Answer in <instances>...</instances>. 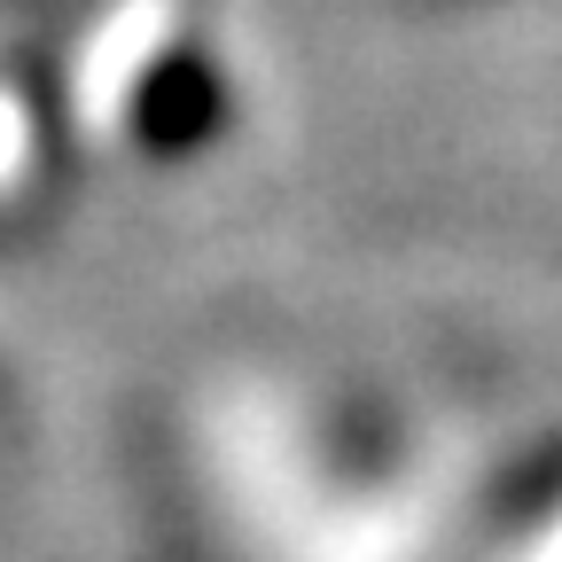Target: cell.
Returning a JSON list of instances; mask_svg holds the SVG:
<instances>
[{"label":"cell","mask_w":562,"mask_h":562,"mask_svg":"<svg viewBox=\"0 0 562 562\" xmlns=\"http://www.w3.org/2000/svg\"><path fill=\"white\" fill-rule=\"evenodd\" d=\"M211 125H220V79L195 55H172L165 70H149V87H140V140L149 149H195Z\"/></svg>","instance_id":"1"}]
</instances>
